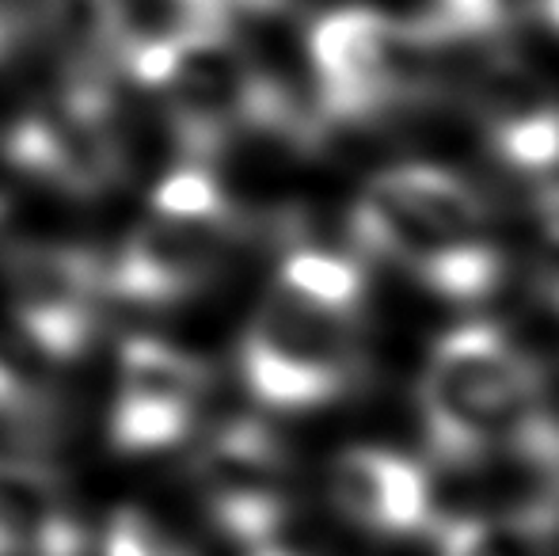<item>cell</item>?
<instances>
[{"label": "cell", "instance_id": "obj_1", "mask_svg": "<svg viewBox=\"0 0 559 556\" xmlns=\"http://www.w3.org/2000/svg\"><path fill=\"white\" fill-rule=\"evenodd\" d=\"M430 446L453 469L545 438V374L499 324L468 320L430 347L419 378Z\"/></svg>", "mask_w": 559, "mask_h": 556}, {"label": "cell", "instance_id": "obj_2", "mask_svg": "<svg viewBox=\"0 0 559 556\" xmlns=\"http://www.w3.org/2000/svg\"><path fill=\"white\" fill-rule=\"evenodd\" d=\"M361 312L320 305L274 282L243 332L240 374L263 409L309 412L361 378Z\"/></svg>", "mask_w": 559, "mask_h": 556}, {"label": "cell", "instance_id": "obj_3", "mask_svg": "<svg viewBox=\"0 0 559 556\" xmlns=\"http://www.w3.org/2000/svg\"><path fill=\"white\" fill-rule=\"evenodd\" d=\"M354 248L427 279L438 268L491 245V206L461 171L392 164L361 184L350 206Z\"/></svg>", "mask_w": 559, "mask_h": 556}, {"label": "cell", "instance_id": "obj_4", "mask_svg": "<svg viewBox=\"0 0 559 556\" xmlns=\"http://www.w3.org/2000/svg\"><path fill=\"white\" fill-rule=\"evenodd\" d=\"M332 504L354 527L412 537L435 530V488L419 461L384 446H350L328 473Z\"/></svg>", "mask_w": 559, "mask_h": 556}, {"label": "cell", "instance_id": "obj_5", "mask_svg": "<svg viewBox=\"0 0 559 556\" xmlns=\"http://www.w3.org/2000/svg\"><path fill=\"white\" fill-rule=\"evenodd\" d=\"M210 370L194 355L156 340H130L118 355V397L115 404H156V409L191 412L210 389Z\"/></svg>", "mask_w": 559, "mask_h": 556}, {"label": "cell", "instance_id": "obj_6", "mask_svg": "<svg viewBox=\"0 0 559 556\" xmlns=\"http://www.w3.org/2000/svg\"><path fill=\"white\" fill-rule=\"evenodd\" d=\"M278 282L343 312H361L369 294L361 260L338 248H289L282 256Z\"/></svg>", "mask_w": 559, "mask_h": 556}, {"label": "cell", "instance_id": "obj_7", "mask_svg": "<svg viewBox=\"0 0 559 556\" xmlns=\"http://www.w3.org/2000/svg\"><path fill=\"white\" fill-rule=\"evenodd\" d=\"M153 210L160 217H222L233 214L217 176L202 164L171 171L160 187H153Z\"/></svg>", "mask_w": 559, "mask_h": 556}, {"label": "cell", "instance_id": "obj_8", "mask_svg": "<svg viewBox=\"0 0 559 556\" xmlns=\"http://www.w3.org/2000/svg\"><path fill=\"white\" fill-rule=\"evenodd\" d=\"M533 4H537V15H540V20H545L548 27H552L556 35H559V0H533Z\"/></svg>", "mask_w": 559, "mask_h": 556}]
</instances>
